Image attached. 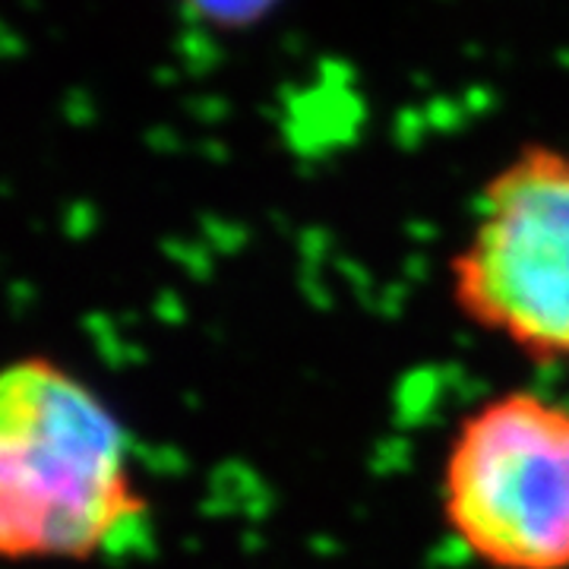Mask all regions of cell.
I'll return each mask as SVG.
<instances>
[{
	"label": "cell",
	"instance_id": "cell-4",
	"mask_svg": "<svg viewBox=\"0 0 569 569\" xmlns=\"http://www.w3.org/2000/svg\"><path fill=\"white\" fill-rule=\"evenodd\" d=\"M183 3L216 26H247L260 20L276 0H183Z\"/></svg>",
	"mask_w": 569,
	"mask_h": 569
},
{
	"label": "cell",
	"instance_id": "cell-3",
	"mask_svg": "<svg viewBox=\"0 0 569 569\" xmlns=\"http://www.w3.org/2000/svg\"><path fill=\"white\" fill-rule=\"evenodd\" d=\"M452 301L535 361L569 365V152L531 142L485 183Z\"/></svg>",
	"mask_w": 569,
	"mask_h": 569
},
{
	"label": "cell",
	"instance_id": "cell-1",
	"mask_svg": "<svg viewBox=\"0 0 569 569\" xmlns=\"http://www.w3.org/2000/svg\"><path fill=\"white\" fill-rule=\"evenodd\" d=\"M130 437L77 373L29 355L0 380V550L89 560L140 526Z\"/></svg>",
	"mask_w": 569,
	"mask_h": 569
},
{
	"label": "cell",
	"instance_id": "cell-2",
	"mask_svg": "<svg viewBox=\"0 0 569 569\" xmlns=\"http://www.w3.org/2000/svg\"><path fill=\"white\" fill-rule=\"evenodd\" d=\"M443 516L490 569H569V408L503 392L462 418L443 459Z\"/></svg>",
	"mask_w": 569,
	"mask_h": 569
}]
</instances>
